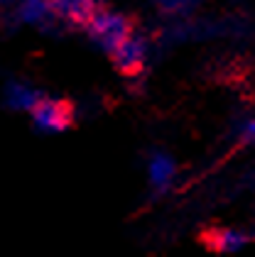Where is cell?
Returning a JSON list of instances; mask_svg holds the SVG:
<instances>
[{
  "label": "cell",
  "instance_id": "cell-10",
  "mask_svg": "<svg viewBox=\"0 0 255 257\" xmlns=\"http://www.w3.org/2000/svg\"><path fill=\"white\" fill-rule=\"evenodd\" d=\"M47 3H52V0H47Z\"/></svg>",
  "mask_w": 255,
  "mask_h": 257
},
{
  "label": "cell",
  "instance_id": "cell-7",
  "mask_svg": "<svg viewBox=\"0 0 255 257\" xmlns=\"http://www.w3.org/2000/svg\"><path fill=\"white\" fill-rule=\"evenodd\" d=\"M206 240L218 252H238L243 245H248V235L240 230H233V228H218Z\"/></svg>",
  "mask_w": 255,
  "mask_h": 257
},
{
  "label": "cell",
  "instance_id": "cell-8",
  "mask_svg": "<svg viewBox=\"0 0 255 257\" xmlns=\"http://www.w3.org/2000/svg\"><path fill=\"white\" fill-rule=\"evenodd\" d=\"M243 140H245L248 145H255V118L248 120V122L243 125Z\"/></svg>",
  "mask_w": 255,
  "mask_h": 257
},
{
  "label": "cell",
  "instance_id": "cell-5",
  "mask_svg": "<svg viewBox=\"0 0 255 257\" xmlns=\"http://www.w3.org/2000/svg\"><path fill=\"white\" fill-rule=\"evenodd\" d=\"M44 98L35 86L25 83V81H8L5 88H3V103L10 108V110H30L37 105L39 100Z\"/></svg>",
  "mask_w": 255,
  "mask_h": 257
},
{
  "label": "cell",
  "instance_id": "cell-3",
  "mask_svg": "<svg viewBox=\"0 0 255 257\" xmlns=\"http://www.w3.org/2000/svg\"><path fill=\"white\" fill-rule=\"evenodd\" d=\"M49 10L64 27H86L96 15L98 0H52Z\"/></svg>",
  "mask_w": 255,
  "mask_h": 257
},
{
  "label": "cell",
  "instance_id": "cell-1",
  "mask_svg": "<svg viewBox=\"0 0 255 257\" xmlns=\"http://www.w3.org/2000/svg\"><path fill=\"white\" fill-rule=\"evenodd\" d=\"M86 32H89V37H91V42L96 47L113 54V49H118L123 42L133 35V25L128 20V15H123V13L96 10V15L86 25Z\"/></svg>",
  "mask_w": 255,
  "mask_h": 257
},
{
  "label": "cell",
  "instance_id": "cell-2",
  "mask_svg": "<svg viewBox=\"0 0 255 257\" xmlns=\"http://www.w3.org/2000/svg\"><path fill=\"white\" fill-rule=\"evenodd\" d=\"M71 120H74V108L66 100L42 98L32 108V125L39 133H61L71 125Z\"/></svg>",
  "mask_w": 255,
  "mask_h": 257
},
{
  "label": "cell",
  "instance_id": "cell-6",
  "mask_svg": "<svg viewBox=\"0 0 255 257\" xmlns=\"http://www.w3.org/2000/svg\"><path fill=\"white\" fill-rule=\"evenodd\" d=\"M175 172H177L175 159L169 155H164V152H155L150 157V162H147V177H150V184L155 186L157 191H164L172 184Z\"/></svg>",
  "mask_w": 255,
  "mask_h": 257
},
{
  "label": "cell",
  "instance_id": "cell-9",
  "mask_svg": "<svg viewBox=\"0 0 255 257\" xmlns=\"http://www.w3.org/2000/svg\"><path fill=\"white\" fill-rule=\"evenodd\" d=\"M164 10H177V8H184L187 5V0H157Z\"/></svg>",
  "mask_w": 255,
  "mask_h": 257
},
{
  "label": "cell",
  "instance_id": "cell-4",
  "mask_svg": "<svg viewBox=\"0 0 255 257\" xmlns=\"http://www.w3.org/2000/svg\"><path fill=\"white\" fill-rule=\"evenodd\" d=\"M113 61L123 74H137L147 61V44L135 35H130L118 49H113Z\"/></svg>",
  "mask_w": 255,
  "mask_h": 257
}]
</instances>
